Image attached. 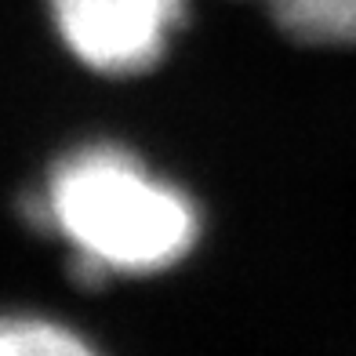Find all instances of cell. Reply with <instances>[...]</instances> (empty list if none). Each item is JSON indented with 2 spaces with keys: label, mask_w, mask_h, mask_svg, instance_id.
<instances>
[{
  "label": "cell",
  "mask_w": 356,
  "mask_h": 356,
  "mask_svg": "<svg viewBox=\"0 0 356 356\" xmlns=\"http://www.w3.org/2000/svg\"><path fill=\"white\" fill-rule=\"evenodd\" d=\"M0 356H99L73 327L33 313H0Z\"/></svg>",
  "instance_id": "obj_4"
},
{
  "label": "cell",
  "mask_w": 356,
  "mask_h": 356,
  "mask_svg": "<svg viewBox=\"0 0 356 356\" xmlns=\"http://www.w3.org/2000/svg\"><path fill=\"white\" fill-rule=\"evenodd\" d=\"M58 40L102 76L153 70L186 19V0H47Z\"/></svg>",
  "instance_id": "obj_2"
},
{
  "label": "cell",
  "mask_w": 356,
  "mask_h": 356,
  "mask_svg": "<svg viewBox=\"0 0 356 356\" xmlns=\"http://www.w3.org/2000/svg\"><path fill=\"white\" fill-rule=\"evenodd\" d=\"M287 37L302 44H356V0H254Z\"/></svg>",
  "instance_id": "obj_3"
},
{
  "label": "cell",
  "mask_w": 356,
  "mask_h": 356,
  "mask_svg": "<svg viewBox=\"0 0 356 356\" xmlns=\"http://www.w3.org/2000/svg\"><path fill=\"white\" fill-rule=\"evenodd\" d=\"M33 222L70 248L88 284L164 273L200 240V211L189 193L109 142L80 145L58 160L33 197Z\"/></svg>",
  "instance_id": "obj_1"
}]
</instances>
